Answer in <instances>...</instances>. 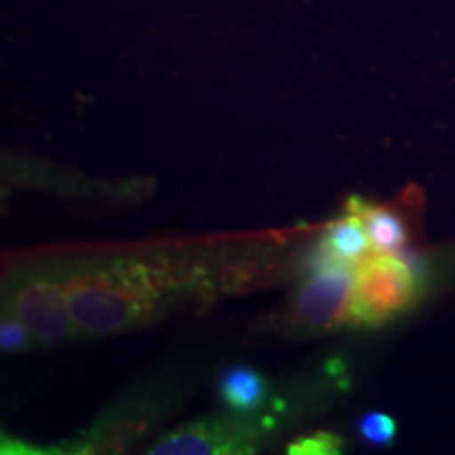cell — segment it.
I'll return each mask as SVG.
<instances>
[{
	"label": "cell",
	"instance_id": "cell-1",
	"mask_svg": "<svg viewBox=\"0 0 455 455\" xmlns=\"http://www.w3.org/2000/svg\"><path fill=\"white\" fill-rule=\"evenodd\" d=\"M74 327L116 333L144 325L158 312L169 276L146 261H95L64 275Z\"/></svg>",
	"mask_w": 455,
	"mask_h": 455
},
{
	"label": "cell",
	"instance_id": "cell-2",
	"mask_svg": "<svg viewBox=\"0 0 455 455\" xmlns=\"http://www.w3.org/2000/svg\"><path fill=\"white\" fill-rule=\"evenodd\" d=\"M415 275L395 253H371L356 264L350 325L378 327L413 304Z\"/></svg>",
	"mask_w": 455,
	"mask_h": 455
},
{
	"label": "cell",
	"instance_id": "cell-3",
	"mask_svg": "<svg viewBox=\"0 0 455 455\" xmlns=\"http://www.w3.org/2000/svg\"><path fill=\"white\" fill-rule=\"evenodd\" d=\"M9 315L20 318L38 344H64L74 327L64 275L41 270L15 283L9 295Z\"/></svg>",
	"mask_w": 455,
	"mask_h": 455
},
{
	"label": "cell",
	"instance_id": "cell-4",
	"mask_svg": "<svg viewBox=\"0 0 455 455\" xmlns=\"http://www.w3.org/2000/svg\"><path fill=\"white\" fill-rule=\"evenodd\" d=\"M356 266L329 261L323 270L301 284L295 298V316L310 329H335L350 323Z\"/></svg>",
	"mask_w": 455,
	"mask_h": 455
},
{
	"label": "cell",
	"instance_id": "cell-5",
	"mask_svg": "<svg viewBox=\"0 0 455 455\" xmlns=\"http://www.w3.org/2000/svg\"><path fill=\"white\" fill-rule=\"evenodd\" d=\"M251 430L232 422H201L164 436L148 453L152 455H220L249 453Z\"/></svg>",
	"mask_w": 455,
	"mask_h": 455
},
{
	"label": "cell",
	"instance_id": "cell-6",
	"mask_svg": "<svg viewBox=\"0 0 455 455\" xmlns=\"http://www.w3.org/2000/svg\"><path fill=\"white\" fill-rule=\"evenodd\" d=\"M325 247L329 259L344 261V264H361L363 259L373 253L371 241H369L367 228L363 224L361 215L348 213L331 224L325 236Z\"/></svg>",
	"mask_w": 455,
	"mask_h": 455
},
{
	"label": "cell",
	"instance_id": "cell-7",
	"mask_svg": "<svg viewBox=\"0 0 455 455\" xmlns=\"http://www.w3.org/2000/svg\"><path fill=\"white\" fill-rule=\"evenodd\" d=\"M350 213L361 215L367 228L369 241L373 253H395L405 247L407 228L401 215L386 207H371V204L358 201V209H350Z\"/></svg>",
	"mask_w": 455,
	"mask_h": 455
},
{
	"label": "cell",
	"instance_id": "cell-8",
	"mask_svg": "<svg viewBox=\"0 0 455 455\" xmlns=\"http://www.w3.org/2000/svg\"><path fill=\"white\" fill-rule=\"evenodd\" d=\"M221 398L232 411L249 413L255 411L266 398V384L251 369L236 367L224 375L220 386Z\"/></svg>",
	"mask_w": 455,
	"mask_h": 455
},
{
	"label": "cell",
	"instance_id": "cell-9",
	"mask_svg": "<svg viewBox=\"0 0 455 455\" xmlns=\"http://www.w3.org/2000/svg\"><path fill=\"white\" fill-rule=\"evenodd\" d=\"M358 435H361L369 445H390L396 436V422L390 415L371 411L363 415L361 422H358Z\"/></svg>",
	"mask_w": 455,
	"mask_h": 455
},
{
	"label": "cell",
	"instance_id": "cell-10",
	"mask_svg": "<svg viewBox=\"0 0 455 455\" xmlns=\"http://www.w3.org/2000/svg\"><path fill=\"white\" fill-rule=\"evenodd\" d=\"M341 451V441L329 432H316L315 436L293 441L289 445V455H333Z\"/></svg>",
	"mask_w": 455,
	"mask_h": 455
},
{
	"label": "cell",
	"instance_id": "cell-11",
	"mask_svg": "<svg viewBox=\"0 0 455 455\" xmlns=\"http://www.w3.org/2000/svg\"><path fill=\"white\" fill-rule=\"evenodd\" d=\"M30 329H28L20 318L13 315L3 318V325H0V346H3V350H24L28 348V344H30Z\"/></svg>",
	"mask_w": 455,
	"mask_h": 455
}]
</instances>
